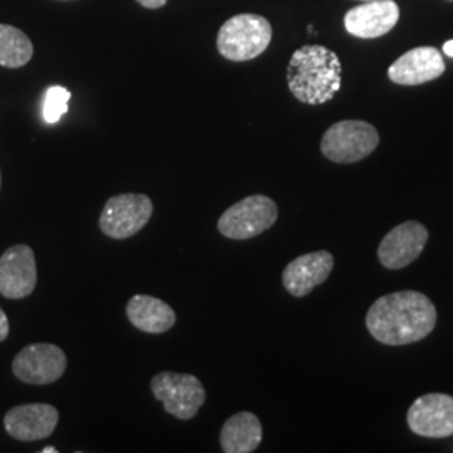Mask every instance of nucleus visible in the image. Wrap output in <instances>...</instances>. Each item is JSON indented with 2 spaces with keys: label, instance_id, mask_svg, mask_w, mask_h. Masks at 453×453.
<instances>
[{
  "label": "nucleus",
  "instance_id": "nucleus-1",
  "mask_svg": "<svg viewBox=\"0 0 453 453\" xmlns=\"http://www.w3.org/2000/svg\"><path fill=\"white\" fill-rule=\"evenodd\" d=\"M437 319V308L425 294L400 291L372 303L366 327L378 342L405 346L425 340L435 329Z\"/></svg>",
  "mask_w": 453,
  "mask_h": 453
},
{
  "label": "nucleus",
  "instance_id": "nucleus-2",
  "mask_svg": "<svg viewBox=\"0 0 453 453\" xmlns=\"http://www.w3.org/2000/svg\"><path fill=\"white\" fill-rule=\"evenodd\" d=\"M342 81V65L336 52L319 44L303 46L288 65L292 96L304 104L319 106L336 96Z\"/></svg>",
  "mask_w": 453,
  "mask_h": 453
},
{
  "label": "nucleus",
  "instance_id": "nucleus-3",
  "mask_svg": "<svg viewBox=\"0 0 453 453\" xmlns=\"http://www.w3.org/2000/svg\"><path fill=\"white\" fill-rule=\"evenodd\" d=\"M273 41V26L259 14L230 17L217 35V49L228 61L243 63L259 58Z\"/></svg>",
  "mask_w": 453,
  "mask_h": 453
},
{
  "label": "nucleus",
  "instance_id": "nucleus-4",
  "mask_svg": "<svg viewBox=\"0 0 453 453\" xmlns=\"http://www.w3.org/2000/svg\"><path fill=\"white\" fill-rule=\"evenodd\" d=\"M380 145L378 130L361 119H344L324 133L321 153L333 163L349 165L368 158Z\"/></svg>",
  "mask_w": 453,
  "mask_h": 453
},
{
  "label": "nucleus",
  "instance_id": "nucleus-5",
  "mask_svg": "<svg viewBox=\"0 0 453 453\" xmlns=\"http://www.w3.org/2000/svg\"><path fill=\"white\" fill-rule=\"evenodd\" d=\"M279 211L265 195H250L226 209L219 219V232L232 241L254 239L274 226Z\"/></svg>",
  "mask_w": 453,
  "mask_h": 453
},
{
  "label": "nucleus",
  "instance_id": "nucleus-6",
  "mask_svg": "<svg viewBox=\"0 0 453 453\" xmlns=\"http://www.w3.org/2000/svg\"><path fill=\"white\" fill-rule=\"evenodd\" d=\"M151 391L166 413L179 420H192L207 400L202 381L187 372H163L151 380Z\"/></svg>",
  "mask_w": 453,
  "mask_h": 453
},
{
  "label": "nucleus",
  "instance_id": "nucleus-7",
  "mask_svg": "<svg viewBox=\"0 0 453 453\" xmlns=\"http://www.w3.org/2000/svg\"><path fill=\"white\" fill-rule=\"evenodd\" d=\"M153 202L148 195L121 194L111 196L99 217L104 235L123 241L136 235L150 222Z\"/></svg>",
  "mask_w": 453,
  "mask_h": 453
},
{
  "label": "nucleus",
  "instance_id": "nucleus-8",
  "mask_svg": "<svg viewBox=\"0 0 453 453\" xmlns=\"http://www.w3.org/2000/svg\"><path fill=\"white\" fill-rule=\"evenodd\" d=\"M67 357L65 351L49 342L29 344L14 357L12 372L17 380L29 385H50L65 372Z\"/></svg>",
  "mask_w": 453,
  "mask_h": 453
},
{
  "label": "nucleus",
  "instance_id": "nucleus-9",
  "mask_svg": "<svg viewBox=\"0 0 453 453\" xmlns=\"http://www.w3.org/2000/svg\"><path fill=\"white\" fill-rule=\"evenodd\" d=\"M406 423L418 437H452L453 396L445 393L423 395L408 408Z\"/></svg>",
  "mask_w": 453,
  "mask_h": 453
},
{
  "label": "nucleus",
  "instance_id": "nucleus-10",
  "mask_svg": "<svg viewBox=\"0 0 453 453\" xmlns=\"http://www.w3.org/2000/svg\"><path fill=\"white\" fill-rule=\"evenodd\" d=\"M428 230L421 222L408 220L391 228L378 247V259L388 271L405 269L418 259L428 242Z\"/></svg>",
  "mask_w": 453,
  "mask_h": 453
},
{
  "label": "nucleus",
  "instance_id": "nucleus-11",
  "mask_svg": "<svg viewBox=\"0 0 453 453\" xmlns=\"http://www.w3.org/2000/svg\"><path fill=\"white\" fill-rule=\"evenodd\" d=\"M37 284V267L33 249L19 243L0 257V294L7 299H24Z\"/></svg>",
  "mask_w": 453,
  "mask_h": 453
},
{
  "label": "nucleus",
  "instance_id": "nucleus-12",
  "mask_svg": "<svg viewBox=\"0 0 453 453\" xmlns=\"http://www.w3.org/2000/svg\"><path fill=\"white\" fill-rule=\"evenodd\" d=\"M398 20L400 7L395 0H370L346 12L344 27L359 39H376L391 33Z\"/></svg>",
  "mask_w": 453,
  "mask_h": 453
},
{
  "label": "nucleus",
  "instance_id": "nucleus-13",
  "mask_svg": "<svg viewBox=\"0 0 453 453\" xmlns=\"http://www.w3.org/2000/svg\"><path fill=\"white\" fill-rule=\"evenodd\" d=\"M334 269V257L327 250H318L292 260L284 273L282 284L294 297H306L321 286Z\"/></svg>",
  "mask_w": 453,
  "mask_h": 453
},
{
  "label": "nucleus",
  "instance_id": "nucleus-14",
  "mask_svg": "<svg viewBox=\"0 0 453 453\" xmlns=\"http://www.w3.org/2000/svg\"><path fill=\"white\" fill-rule=\"evenodd\" d=\"M59 411L48 403L14 406L7 411L4 426L7 434L20 441H37L48 438L58 426Z\"/></svg>",
  "mask_w": 453,
  "mask_h": 453
},
{
  "label": "nucleus",
  "instance_id": "nucleus-15",
  "mask_svg": "<svg viewBox=\"0 0 453 453\" xmlns=\"http://www.w3.org/2000/svg\"><path fill=\"white\" fill-rule=\"evenodd\" d=\"M445 73V61L435 48H415L389 65V81L400 86H420L438 80Z\"/></svg>",
  "mask_w": 453,
  "mask_h": 453
},
{
  "label": "nucleus",
  "instance_id": "nucleus-16",
  "mask_svg": "<svg viewBox=\"0 0 453 453\" xmlns=\"http://www.w3.org/2000/svg\"><path fill=\"white\" fill-rule=\"evenodd\" d=\"M127 316L136 329L148 334H162L177 323V314L172 306L146 294H136L131 297L127 306Z\"/></svg>",
  "mask_w": 453,
  "mask_h": 453
},
{
  "label": "nucleus",
  "instance_id": "nucleus-17",
  "mask_svg": "<svg viewBox=\"0 0 453 453\" xmlns=\"http://www.w3.org/2000/svg\"><path fill=\"white\" fill-rule=\"evenodd\" d=\"M262 441V423L250 411L230 417L220 432V447L226 453H252Z\"/></svg>",
  "mask_w": 453,
  "mask_h": 453
},
{
  "label": "nucleus",
  "instance_id": "nucleus-18",
  "mask_svg": "<svg viewBox=\"0 0 453 453\" xmlns=\"http://www.w3.org/2000/svg\"><path fill=\"white\" fill-rule=\"evenodd\" d=\"M34 56L33 41L14 26L0 24V65L17 69L27 65Z\"/></svg>",
  "mask_w": 453,
  "mask_h": 453
},
{
  "label": "nucleus",
  "instance_id": "nucleus-19",
  "mask_svg": "<svg viewBox=\"0 0 453 453\" xmlns=\"http://www.w3.org/2000/svg\"><path fill=\"white\" fill-rule=\"evenodd\" d=\"M71 93L63 86H52L46 91L44 97V119L49 125L58 123L65 113Z\"/></svg>",
  "mask_w": 453,
  "mask_h": 453
},
{
  "label": "nucleus",
  "instance_id": "nucleus-20",
  "mask_svg": "<svg viewBox=\"0 0 453 453\" xmlns=\"http://www.w3.org/2000/svg\"><path fill=\"white\" fill-rule=\"evenodd\" d=\"M9 319H7V314L0 308V342L4 340H7L9 336Z\"/></svg>",
  "mask_w": 453,
  "mask_h": 453
},
{
  "label": "nucleus",
  "instance_id": "nucleus-21",
  "mask_svg": "<svg viewBox=\"0 0 453 453\" xmlns=\"http://www.w3.org/2000/svg\"><path fill=\"white\" fill-rule=\"evenodd\" d=\"M136 2L146 9H160L166 4V0H136Z\"/></svg>",
  "mask_w": 453,
  "mask_h": 453
},
{
  "label": "nucleus",
  "instance_id": "nucleus-22",
  "mask_svg": "<svg viewBox=\"0 0 453 453\" xmlns=\"http://www.w3.org/2000/svg\"><path fill=\"white\" fill-rule=\"evenodd\" d=\"M443 52H445L447 56L453 58V39L452 41H447V42L443 44Z\"/></svg>",
  "mask_w": 453,
  "mask_h": 453
},
{
  "label": "nucleus",
  "instance_id": "nucleus-23",
  "mask_svg": "<svg viewBox=\"0 0 453 453\" xmlns=\"http://www.w3.org/2000/svg\"><path fill=\"white\" fill-rule=\"evenodd\" d=\"M58 452V449H54V447H46L44 450H42V453H56Z\"/></svg>",
  "mask_w": 453,
  "mask_h": 453
},
{
  "label": "nucleus",
  "instance_id": "nucleus-24",
  "mask_svg": "<svg viewBox=\"0 0 453 453\" xmlns=\"http://www.w3.org/2000/svg\"><path fill=\"white\" fill-rule=\"evenodd\" d=\"M363 2H370V0H363Z\"/></svg>",
  "mask_w": 453,
  "mask_h": 453
},
{
  "label": "nucleus",
  "instance_id": "nucleus-25",
  "mask_svg": "<svg viewBox=\"0 0 453 453\" xmlns=\"http://www.w3.org/2000/svg\"><path fill=\"white\" fill-rule=\"evenodd\" d=\"M0 183H2V177H0Z\"/></svg>",
  "mask_w": 453,
  "mask_h": 453
}]
</instances>
